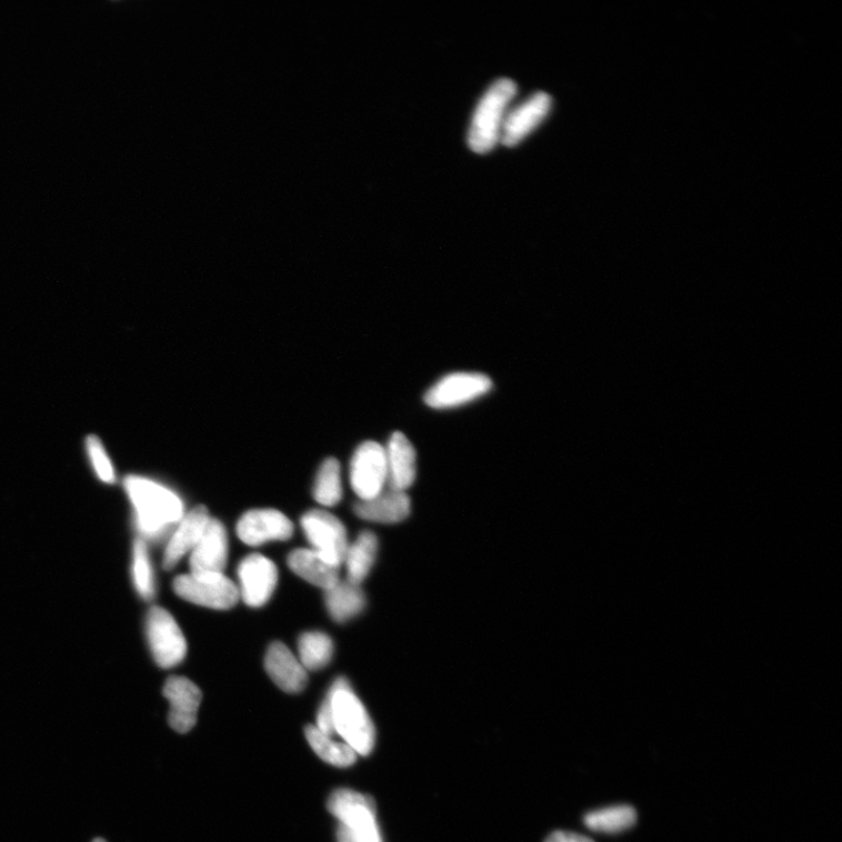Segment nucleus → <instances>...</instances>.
Returning <instances> with one entry per match:
<instances>
[{
	"instance_id": "nucleus-5",
	"label": "nucleus",
	"mask_w": 842,
	"mask_h": 842,
	"mask_svg": "<svg viewBox=\"0 0 842 842\" xmlns=\"http://www.w3.org/2000/svg\"><path fill=\"white\" fill-rule=\"evenodd\" d=\"M182 600L212 610H230L240 600L238 587L224 573H188L173 581Z\"/></svg>"
},
{
	"instance_id": "nucleus-23",
	"label": "nucleus",
	"mask_w": 842,
	"mask_h": 842,
	"mask_svg": "<svg viewBox=\"0 0 842 842\" xmlns=\"http://www.w3.org/2000/svg\"><path fill=\"white\" fill-rule=\"evenodd\" d=\"M299 660L308 671H320L328 666L334 656V642L319 631L305 632L298 641Z\"/></svg>"
},
{
	"instance_id": "nucleus-26",
	"label": "nucleus",
	"mask_w": 842,
	"mask_h": 842,
	"mask_svg": "<svg viewBox=\"0 0 842 842\" xmlns=\"http://www.w3.org/2000/svg\"><path fill=\"white\" fill-rule=\"evenodd\" d=\"M131 579L132 584L142 598L149 602L157 594V580H154L153 567L149 557L147 542L137 539L132 545Z\"/></svg>"
},
{
	"instance_id": "nucleus-4",
	"label": "nucleus",
	"mask_w": 842,
	"mask_h": 842,
	"mask_svg": "<svg viewBox=\"0 0 842 842\" xmlns=\"http://www.w3.org/2000/svg\"><path fill=\"white\" fill-rule=\"evenodd\" d=\"M517 92L513 80L500 79L483 96L470 129L469 143L474 152H490L500 141L507 108Z\"/></svg>"
},
{
	"instance_id": "nucleus-21",
	"label": "nucleus",
	"mask_w": 842,
	"mask_h": 842,
	"mask_svg": "<svg viewBox=\"0 0 842 842\" xmlns=\"http://www.w3.org/2000/svg\"><path fill=\"white\" fill-rule=\"evenodd\" d=\"M379 538L369 530L362 531L358 540L349 544L344 559L349 582L361 585L367 580L379 555Z\"/></svg>"
},
{
	"instance_id": "nucleus-2",
	"label": "nucleus",
	"mask_w": 842,
	"mask_h": 842,
	"mask_svg": "<svg viewBox=\"0 0 842 842\" xmlns=\"http://www.w3.org/2000/svg\"><path fill=\"white\" fill-rule=\"evenodd\" d=\"M327 699L332 723L338 733L358 755L368 756L373 749L375 730L365 706L353 693L349 681L339 678L331 685Z\"/></svg>"
},
{
	"instance_id": "nucleus-9",
	"label": "nucleus",
	"mask_w": 842,
	"mask_h": 842,
	"mask_svg": "<svg viewBox=\"0 0 842 842\" xmlns=\"http://www.w3.org/2000/svg\"><path fill=\"white\" fill-rule=\"evenodd\" d=\"M493 382L479 372H454L442 377L425 394V403L435 410L467 405L489 393Z\"/></svg>"
},
{
	"instance_id": "nucleus-20",
	"label": "nucleus",
	"mask_w": 842,
	"mask_h": 842,
	"mask_svg": "<svg viewBox=\"0 0 842 842\" xmlns=\"http://www.w3.org/2000/svg\"><path fill=\"white\" fill-rule=\"evenodd\" d=\"M327 610L337 623H347L360 615L367 605V597L361 585L349 581L339 582L325 591Z\"/></svg>"
},
{
	"instance_id": "nucleus-29",
	"label": "nucleus",
	"mask_w": 842,
	"mask_h": 842,
	"mask_svg": "<svg viewBox=\"0 0 842 842\" xmlns=\"http://www.w3.org/2000/svg\"><path fill=\"white\" fill-rule=\"evenodd\" d=\"M545 842H594L592 839L573 832L558 831L552 833Z\"/></svg>"
},
{
	"instance_id": "nucleus-19",
	"label": "nucleus",
	"mask_w": 842,
	"mask_h": 842,
	"mask_svg": "<svg viewBox=\"0 0 842 842\" xmlns=\"http://www.w3.org/2000/svg\"><path fill=\"white\" fill-rule=\"evenodd\" d=\"M287 564L299 578L324 591L340 582V567L330 564L313 549L293 550L288 555Z\"/></svg>"
},
{
	"instance_id": "nucleus-14",
	"label": "nucleus",
	"mask_w": 842,
	"mask_h": 842,
	"mask_svg": "<svg viewBox=\"0 0 842 842\" xmlns=\"http://www.w3.org/2000/svg\"><path fill=\"white\" fill-rule=\"evenodd\" d=\"M551 108V98L543 92L537 93L523 102L513 112L505 116L500 141L505 147H515L547 118Z\"/></svg>"
},
{
	"instance_id": "nucleus-28",
	"label": "nucleus",
	"mask_w": 842,
	"mask_h": 842,
	"mask_svg": "<svg viewBox=\"0 0 842 842\" xmlns=\"http://www.w3.org/2000/svg\"><path fill=\"white\" fill-rule=\"evenodd\" d=\"M317 728L321 733L329 738L335 734L334 723H332L331 708L327 698L319 709Z\"/></svg>"
},
{
	"instance_id": "nucleus-27",
	"label": "nucleus",
	"mask_w": 842,
	"mask_h": 842,
	"mask_svg": "<svg viewBox=\"0 0 842 842\" xmlns=\"http://www.w3.org/2000/svg\"><path fill=\"white\" fill-rule=\"evenodd\" d=\"M87 449L99 479L104 483H114L117 475L113 464L110 462L109 457L102 448L99 439L96 437L88 439Z\"/></svg>"
},
{
	"instance_id": "nucleus-8",
	"label": "nucleus",
	"mask_w": 842,
	"mask_h": 842,
	"mask_svg": "<svg viewBox=\"0 0 842 842\" xmlns=\"http://www.w3.org/2000/svg\"><path fill=\"white\" fill-rule=\"evenodd\" d=\"M301 527L308 542L319 555L337 567L344 563L349 548L347 530L334 515L313 509L301 518Z\"/></svg>"
},
{
	"instance_id": "nucleus-18",
	"label": "nucleus",
	"mask_w": 842,
	"mask_h": 842,
	"mask_svg": "<svg viewBox=\"0 0 842 842\" xmlns=\"http://www.w3.org/2000/svg\"><path fill=\"white\" fill-rule=\"evenodd\" d=\"M353 512L369 522L401 523L411 514V500L407 492L389 489L371 500L354 503Z\"/></svg>"
},
{
	"instance_id": "nucleus-3",
	"label": "nucleus",
	"mask_w": 842,
	"mask_h": 842,
	"mask_svg": "<svg viewBox=\"0 0 842 842\" xmlns=\"http://www.w3.org/2000/svg\"><path fill=\"white\" fill-rule=\"evenodd\" d=\"M328 810L341 824L340 842H383L370 796L340 789L330 795Z\"/></svg>"
},
{
	"instance_id": "nucleus-13",
	"label": "nucleus",
	"mask_w": 842,
	"mask_h": 842,
	"mask_svg": "<svg viewBox=\"0 0 842 842\" xmlns=\"http://www.w3.org/2000/svg\"><path fill=\"white\" fill-rule=\"evenodd\" d=\"M229 560L227 528L217 519H210L204 533L190 553L192 573H224Z\"/></svg>"
},
{
	"instance_id": "nucleus-17",
	"label": "nucleus",
	"mask_w": 842,
	"mask_h": 842,
	"mask_svg": "<svg viewBox=\"0 0 842 842\" xmlns=\"http://www.w3.org/2000/svg\"><path fill=\"white\" fill-rule=\"evenodd\" d=\"M384 449L389 489L407 492L417 478V453L412 442L404 433L394 432Z\"/></svg>"
},
{
	"instance_id": "nucleus-16",
	"label": "nucleus",
	"mask_w": 842,
	"mask_h": 842,
	"mask_svg": "<svg viewBox=\"0 0 842 842\" xmlns=\"http://www.w3.org/2000/svg\"><path fill=\"white\" fill-rule=\"evenodd\" d=\"M264 669L280 690L299 694L308 684V672L282 642L275 641L264 656Z\"/></svg>"
},
{
	"instance_id": "nucleus-30",
	"label": "nucleus",
	"mask_w": 842,
	"mask_h": 842,
	"mask_svg": "<svg viewBox=\"0 0 842 842\" xmlns=\"http://www.w3.org/2000/svg\"><path fill=\"white\" fill-rule=\"evenodd\" d=\"M93 842H107V841H106V840H103V839H101V838H98V839H96Z\"/></svg>"
},
{
	"instance_id": "nucleus-24",
	"label": "nucleus",
	"mask_w": 842,
	"mask_h": 842,
	"mask_svg": "<svg viewBox=\"0 0 842 842\" xmlns=\"http://www.w3.org/2000/svg\"><path fill=\"white\" fill-rule=\"evenodd\" d=\"M304 735L309 745L325 763L338 768H348L357 763V752L345 743L332 741L331 738L321 733L315 725H307Z\"/></svg>"
},
{
	"instance_id": "nucleus-15",
	"label": "nucleus",
	"mask_w": 842,
	"mask_h": 842,
	"mask_svg": "<svg viewBox=\"0 0 842 842\" xmlns=\"http://www.w3.org/2000/svg\"><path fill=\"white\" fill-rule=\"evenodd\" d=\"M210 519L208 508L198 505L177 524L164 550L163 568L167 571L179 565L183 558L191 553L202 538Z\"/></svg>"
},
{
	"instance_id": "nucleus-25",
	"label": "nucleus",
	"mask_w": 842,
	"mask_h": 842,
	"mask_svg": "<svg viewBox=\"0 0 842 842\" xmlns=\"http://www.w3.org/2000/svg\"><path fill=\"white\" fill-rule=\"evenodd\" d=\"M313 495L324 507H334L341 502L343 485L339 460L329 458L323 461L315 479Z\"/></svg>"
},
{
	"instance_id": "nucleus-11",
	"label": "nucleus",
	"mask_w": 842,
	"mask_h": 842,
	"mask_svg": "<svg viewBox=\"0 0 842 842\" xmlns=\"http://www.w3.org/2000/svg\"><path fill=\"white\" fill-rule=\"evenodd\" d=\"M293 534V522L275 509H254L243 514L237 524L238 538L250 547L288 541Z\"/></svg>"
},
{
	"instance_id": "nucleus-6",
	"label": "nucleus",
	"mask_w": 842,
	"mask_h": 842,
	"mask_svg": "<svg viewBox=\"0 0 842 842\" xmlns=\"http://www.w3.org/2000/svg\"><path fill=\"white\" fill-rule=\"evenodd\" d=\"M146 635L151 655L161 669L179 666L187 656L186 636L170 612L152 607L146 617Z\"/></svg>"
},
{
	"instance_id": "nucleus-7",
	"label": "nucleus",
	"mask_w": 842,
	"mask_h": 842,
	"mask_svg": "<svg viewBox=\"0 0 842 842\" xmlns=\"http://www.w3.org/2000/svg\"><path fill=\"white\" fill-rule=\"evenodd\" d=\"M350 484L360 501L371 500L385 491L387 455L379 442L365 441L354 451L350 462Z\"/></svg>"
},
{
	"instance_id": "nucleus-10",
	"label": "nucleus",
	"mask_w": 842,
	"mask_h": 842,
	"mask_svg": "<svg viewBox=\"0 0 842 842\" xmlns=\"http://www.w3.org/2000/svg\"><path fill=\"white\" fill-rule=\"evenodd\" d=\"M239 595L245 604L259 609L268 604L277 589L279 572L273 561L252 553L238 567Z\"/></svg>"
},
{
	"instance_id": "nucleus-22",
	"label": "nucleus",
	"mask_w": 842,
	"mask_h": 842,
	"mask_svg": "<svg viewBox=\"0 0 842 842\" xmlns=\"http://www.w3.org/2000/svg\"><path fill=\"white\" fill-rule=\"evenodd\" d=\"M638 814L630 805H615L588 813L584 818L587 828L593 832L619 834L635 826Z\"/></svg>"
},
{
	"instance_id": "nucleus-1",
	"label": "nucleus",
	"mask_w": 842,
	"mask_h": 842,
	"mask_svg": "<svg viewBox=\"0 0 842 842\" xmlns=\"http://www.w3.org/2000/svg\"><path fill=\"white\" fill-rule=\"evenodd\" d=\"M124 491L134 511L136 527L144 541H160L184 518V503L179 494L160 482L130 475Z\"/></svg>"
},
{
	"instance_id": "nucleus-12",
	"label": "nucleus",
	"mask_w": 842,
	"mask_h": 842,
	"mask_svg": "<svg viewBox=\"0 0 842 842\" xmlns=\"http://www.w3.org/2000/svg\"><path fill=\"white\" fill-rule=\"evenodd\" d=\"M163 695L170 703V726L177 733H189L197 723L198 709L203 699L202 691L184 676H171L166 681Z\"/></svg>"
}]
</instances>
